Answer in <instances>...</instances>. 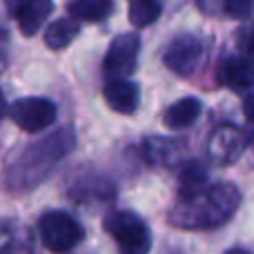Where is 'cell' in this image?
Here are the masks:
<instances>
[{"label": "cell", "mask_w": 254, "mask_h": 254, "mask_svg": "<svg viewBox=\"0 0 254 254\" xmlns=\"http://www.w3.org/2000/svg\"><path fill=\"white\" fill-rule=\"evenodd\" d=\"M38 232H40L43 246L56 254H65V252L74 250L85 239L83 225L71 214L61 212V210L47 212L38 223Z\"/></svg>", "instance_id": "3957f363"}, {"label": "cell", "mask_w": 254, "mask_h": 254, "mask_svg": "<svg viewBox=\"0 0 254 254\" xmlns=\"http://www.w3.org/2000/svg\"><path fill=\"white\" fill-rule=\"evenodd\" d=\"M239 47L243 49V54L254 58V25H248L239 31Z\"/></svg>", "instance_id": "e0dca14e"}, {"label": "cell", "mask_w": 254, "mask_h": 254, "mask_svg": "<svg viewBox=\"0 0 254 254\" xmlns=\"http://www.w3.org/2000/svg\"><path fill=\"white\" fill-rule=\"evenodd\" d=\"M107 105L119 114H131L138 105V85L129 80H110L103 89Z\"/></svg>", "instance_id": "9c48e42d"}, {"label": "cell", "mask_w": 254, "mask_h": 254, "mask_svg": "<svg viewBox=\"0 0 254 254\" xmlns=\"http://www.w3.org/2000/svg\"><path fill=\"white\" fill-rule=\"evenodd\" d=\"M201 110H203L201 101H196V98H183V101L174 103L165 112V125L170 129H185V127L192 125L201 116Z\"/></svg>", "instance_id": "7c38bea8"}, {"label": "cell", "mask_w": 254, "mask_h": 254, "mask_svg": "<svg viewBox=\"0 0 254 254\" xmlns=\"http://www.w3.org/2000/svg\"><path fill=\"white\" fill-rule=\"evenodd\" d=\"M158 0H131L129 4V22L134 27H147L161 16Z\"/></svg>", "instance_id": "9a60e30c"}, {"label": "cell", "mask_w": 254, "mask_h": 254, "mask_svg": "<svg viewBox=\"0 0 254 254\" xmlns=\"http://www.w3.org/2000/svg\"><path fill=\"white\" fill-rule=\"evenodd\" d=\"M138 52H140L138 36L123 34L119 38H114L105 54V63H103L105 76L112 80H127V76L134 74L136 65H138Z\"/></svg>", "instance_id": "277c9868"}, {"label": "cell", "mask_w": 254, "mask_h": 254, "mask_svg": "<svg viewBox=\"0 0 254 254\" xmlns=\"http://www.w3.org/2000/svg\"><path fill=\"white\" fill-rule=\"evenodd\" d=\"M246 145H248V138L239 127L221 125L219 129H214V134L210 136L207 154H210L212 161L221 163V165H230V163H234L246 152Z\"/></svg>", "instance_id": "8992f818"}, {"label": "cell", "mask_w": 254, "mask_h": 254, "mask_svg": "<svg viewBox=\"0 0 254 254\" xmlns=\"http://www.w3.org/2000/svg\"><path fill=\"white\" fill-rule=\"evenodd\" d=\"M221 83L232 89H250L254 87V61L243 56H232L221 65Z\"/></svg>", "instance_id": "ba28073f"}, {"label": "cell", "mask_w": 254, "mask_h": 254, "mask_svg": "<svg viewBox=\"0 0 254 254\" xmlns=\"http://www.w3.org/2000/svg\"><path fill=\"white\" fill-rule=\"evenodd\" d=\"M112 0H67L71 18L85 22H101L112 13Z\"/></svg>", "instance_id": "8fae6325"}, {"label": "cell", "mask_w": 254, "mask_h": 254, "mask_svg": "<svg viewBox=\"0 0 254 254\" xmlns=\"http://www.w3.org/2000/svg\"><path fill=\"white\" fill-rule=\"evenodd\" d=\"M241 194L234 185H210L205 192L185 198L172 210L170 223L185 230H210L228 223L237 212Z\"/></svg>", "instance_id": "6da1fadb"}, {"label": "cell", "mask_w": 254, "mask_h": 254, "mask_svg": "<svg viewBox=\"0 0 254 254\" xmlns=\"http://www.w3.org/2000/svg\"><path fill=\"white\" fill-rule=\"evenodd\" d=\"M207 188H210V183H207V172L203 170L198 163H188V165L181 170V183H179L181 201L196 196V194L205 192Z\"/></svg>", "instance_id": "5bb4252c"}, {"label": "cell", "mask_w": 254, "mask_h": 254, "mask_svg": "<svg viewBox=\"0 0 254 254\" xmlns=\"http://www.w3.org/2000/svg\"><path fill=\"white\" fill-rule=\"evenodd\" d=\"M54 9L52 0H25L16 11L18 27L25 36H34L43 27V22L49 18Z\"/></svg>", "instance_id": "30bf717a"}, {"label": "cell", "mask_w": 254, "mask_h": 254, "mask_svg": "<svg viewBox=\"0 0 254 254\" xmlns=\"http://www.w3.org/2000/svg\"><path fill=\"white\" fill-rule=\"evenodd\" d=\"M103 225L119 246V254H147L152 248L149 228L134 212H114Z\"/></svg>", "instance_id": "7a4b0ae2"}, {"label": "cell", "mask_w": 254, "mask_h": 254, "mask_svg": "<svg viewBox=\"0 0 254 254\" xmlns=\"http://www.w3.org/2000/svg\"><path fill=\"white\" fill-rule=\"evenodd\" d=\"M201 56H203V47L194 36H179V38H174L167 45L163 61L172 71H176L181 76H190L198 67Z\"/></svg>", "instance_id": "52a82bcc"}, {"label": "cell", "mask_w": 254, "mask_h": 254, "mask_svg": "<svg viewBox=\"0 0 254 254\" xmlns=\"http://www.w3.org/2000/svg\"><path fill=\"white\" fill-rule=\"evenodd\" d=\"M80 34V25L76 18H61L54 20L45 31V45L49 49H65L76 36Z\"/></svg>", "instance_id": "4fadbf2b"}, {"label": "cell", "mask_w": 254, "mask_h": 254, "mask_svg": "<svg viewBox=\"0 0 254 254\" xmlns=\"http://www.w3.org/2000/svg\"><path fill=\"white\" fill-rule=\"evenodd\" d=\"M9 116L18 127H22L29 134L47 129L56 121V105L47 98H20V101L11 103L9 107Z\"/></svg>", "instance_id": "5b68a950"}, {"label": "cell", "mask_w": 254, "mask_h": 254, "mask_svg": "<svg viewBox=\"0 0 254 254\" xmlns=\"http://www.w3.org/2000/svg\"><path fill=\"white\" fill-rule=\"evenodd\" d=\"M223 9L228 16L246 20L254 11V0H223Z\"/></svg>", "instance_id": "2e32d148"}, {"label": "cell", "mask_w": 254, "mask_h": 254, "mask_svg": "<svg viewBox=\"0 0 254 254\" xmlns=\"http://www.w3.org/2000/svg\"><path fill=\"white\" fill-rule=\"evenodd\" d=\"M228 254H248V252H243V250H230Z\"/></svg>", "instance_id": "d6986e66"}, {"label": "cell", "mask_w": 254, "mask_h": 254, "mask_svg": "<svg viewBox=\"0 0 254 254\" xmlns=\"http://www.w3.org/2000/svg\"><path fill=\"white\" fill-rule=\"evenodd\" d=\"M243 114H246V119L254 123V94L246 98V103H243Z\"/></svg>", "instance_id": "ac0fdd59"}]
</instances>
